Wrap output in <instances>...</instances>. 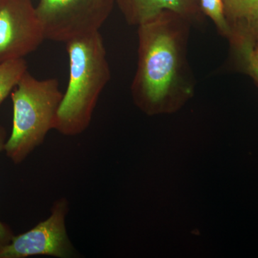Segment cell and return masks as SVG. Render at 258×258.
I'll return each mask as SVG.
<instances>
[{"mask_svg":"<svg viewBox=\"0 0 258 258\" xmlns=\"http://www.w3.org/2000/svg\"><path fill=\"white\" fill-rule=\"evenodd\" d=\"M129 24L140 25L149 23L166 13L184 18L196 12L194 0H115Z\"/></svg>","mask_w":258,"mask_h":258,"instance_id":"7","label":"cell"},{"mask_svg":"<svg viewBox=\"0 0 258 258\" xmlns=\"http://www.w3.org/2000/svg\"><path fill=\"white\" fill-rule=\"evenodd\" d=\"M171 13L139 26V60L132 86L136 105L148 115L173 113L191 95L182 82L180 34Z\"/></svg>","mask_w":258,"mask_h":258,"instance_id":"1","label":"cell"},{"mask_svg":"<svg viewBox=\"0 0 258 258\" xmlns=\"http://www.w3.org/2000/svg\"><path fill=\"white\" fill-rule=\"evenodd\" d=\"M225 14L232 22L236 45L254 43L258 38V0H223Z\"/></svg>","mask_w":258,"mask_h":258,"instance_id":"8","label":"cell"},{"mask_svg":"<svg viewBox=\"0 0 258 258\" xmlns=\"http://www.w3.org/2000/svg\"><path fill=\"white\" fill-rule=\"evenodd\" d=\"M45 40L31 0H0V63L23 58Z\"/></svg>","mask_w":258,"mask_h":258,"instance_id":"6","label":"cell"},{"mask_svg":"<svg viewBox=\"0 0 258 258\" xmlns=\"http://www.w3.org/2000/svg\"><path fill=\"white\" fill-rule=\"evenodd\" d=\"M200 3L204 12L213 20L219 30L232 38V30L226 17L223 0H200Z\"/></svg>","mask_w":258,"mask_h":258,"instance_id":"10","label":"cell"},{"mask_svg":"<svg viewBox=\"0 0 258 258\" xmlns=\"http://www.w3.org/2000/svg\"><path fill=\"white\" fill-rule=\"evenodd\" d=\"M253 44L244 43L237 46L242 59H243L246 71L254 80L258 86V64L252 57V50Z\"/></svg>","mask_w":258,"mask_h":258,"instance_id":"11","label":"cell"},{"mask_svg":"<svg viewBox=\"0 0 258 258\" xmlns=\"http://www.w3.org/2000/svg\"><path fill=\"white\" fill-rule=\"evenodd\" d=\"M28 71V64L23 58L0 63V103L13 92Z\"/></svg>","mask_w":258,"mask_h":258,"instance_id":"9","label":"cell"},{"mask_svg":"<svg viewBox=\"0 0 258 258\" xmlns=\"http://www.w3.org/2000/svg\"><path fill=\"white\" fill-rule=\"evenodd\" d=\"M66 44L69 80L54 129L62 135L74 137L89 126L100 95L111 78V71L99 32Z\"/></svg>","mask_w":258,"mask_h":258,"instance_id":"2","label":"cell"},{"mask_svg":"<svg viewBox=\"0 0 258 258\" xmlns=\"http://www.w3.org/2000/svg\"><path fill=\"white\" fill-rule=\"evenodd\" d=\"M69 202L57 200L48 218L31 230L13 236L8 244L0 247V258H25L48 255L58 258L76 257L77 252L70 240L66 227Z\"/></svg>","mask_w":258,"mask_h":258,"instance_id":"5","label":"cell"},{"mask_svg":"<svg viewBox=\"0 0 258 258\" xmlns=\"http://www.w3.org/2000/svg\"><path fill=\"white\" fill-rule=\"evenodd\" d=\"M62 96L58 80H38L28 71L23 75L11 93L13 129L4 148L14 164L23 162L54 129Z\"/></svg>","mask_w":258,"mask_h":258,"instance_id":"3","label":"cell"},{"mask_svg":"<svg viewBox=\"0 0 258 258\" xmlns=\"http://www.w3.org/2000/svg\"><path fill=\"white\" fill-rule=\"evenodd\" d=\"M252 57H253L254 60L256 61V62L258 64V38L254 42L253 48L252 50Z\"/></svg>","mask_w":258,"mask_h":258,"instance_id":"13","label":"cell"},{"mask_svg":"<svg viewBox=\"0 0 258 258\" xmlns=\"http://www.w3.org/2000/svg\"><path fill=\"white\" fill-rule=\"evenodd\" d=\"M7 142V131L4 126L0 125V153L4 151L5 143ZM13 231L4 222L0 220V247L10 242L13 238Z\"/></svg>","mask_w":258,"mask_h":258,"instance_id":"12","label":"cell"},{"mask_svg":"<svg viewBox=\"0 0 258 258\" xmlns=\"http://www.w3.org/2000/svg\"><path fill=\"white\" fill-rule=\"evenodd\" d=\"M115 0H39L35 7L45 40L68 42L99 32Z\"/></svg>","mask_w":258,"mask_h":258,"instance_id":"4","label":"cell"}]
</instances>
